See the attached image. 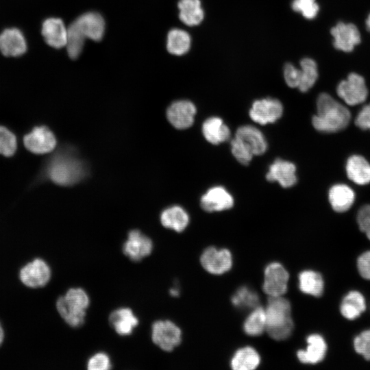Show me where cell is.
Here are the masks:
<instances>
[{
	"label": "cell",
	"mask_w": 370,
	"mask_h": 370,
	"mask_svg": "<svg viewBox=\"0 0 370 370\" xmlns=\"http://www.w3.org/2000/svg\"><path fill=\"white\" fill-rule=\"evenodd\" d=\"M317 114L312 123L323 133H334L345 129L351 120L349 110L329 94L321 93L317 100Z\"/></svg>",
	"instance_id": "cell-1"
},
{
	"label": "cell",
	"mask_w": 370,
	"mask_h": 370,
	"mask_svg": "<svg viewBox=\"0 0 370 370\" xmlns=\"http://www.w3.org/2000/svg\"><path fill=\"white\" fill-rule=\"evenodd\" d=\"M266 332L275 341H284L293 332L294 322L290 301L283 296L269 297L266 305Z\"/></svg>",
	"instance_id": "cell-2"
},
{
	"label": "cell",
	"mask_w": 370,
	"mask_h": 370,
	"mask_svg": "<svg viewBox=\"0 0 370 370\" xmlns=\"http://www.w3.org/2000/svg\"><path fill=\"white\" fill-rule=\"evenodd\" d=\"M90 303V297L86 291L77 287L70 288L64 295L59 297L56 306L64 322L75 328L84 324Z\"/></svg>",
	"instance_id": "cell-3"
},
{
	"label": "cell",
	"mask_w": 370,
	"mask_h": 370,
	"mask_svg": "<svg viewBox=\"0 0 370 370\" xmlns=\"http://www.w3.org/2000/svg\"><path fill=\"white\" fill-rule=\"evenodd\" d=\"M48 175L56 184L68 186L78 182L84 175L82 162L69 154L56 156L48 167Z\"/></svg>",
	"instance_id": "cell-4"
},
{
	"label": "cell",
	"mask_w": 370,
	"mask_h": 370,
	"mask_svg": "<svg viewBox=\"0 0 370 370\" xmlns=\"http://www.w3.org/2000/svg\"><path fill=\"white\" fill-rule=\"evenodd\" d=\"M152 342L162 350L172 352L182 341L180 328L170 320H157L151 325Z\"/></svg>",
	"instance_id": "cell-5"
},
{
	"label": "cell",
	"mask_w": 370,
	"mask_h": 370,
	"mask_svg": "<svg viewBox=\"0 0 370 370\" xmlns=\"http://www.w3.org/2000/svg\"><path fill=\"white\" fill-rule=\"evenodd\" d=\"M289 273L278 262L269 263L264 269L262 288L269 297L283 296L288 291Z\"/></svg>",
	"instance_id": "cell-6"
},
{
	"label": "cell",
	"mask_w": 370,
	"mask_h": 370,
	"mask_svg": "<svg viewBox=\"0 0 370 370\" xmlns=\"http://www.w3.org/2000/svg\"><path fill=\"white\" fill-rule=\"evenodd\" d=\"M200 264L208 273L220 275L228 272L233 266V256L227 248L206 247L201 254Z\"/></svg>",
	"instance_id": "cell-7"
},
{
	"label": "cell",
	"mask_w": 370,
	"mask_h": 370,
	"mask_svg": "<svg viewBox=\"0 0 370 370\" xmlns=\"http://www.w3.org/2000/svg\"><path fill=\"white\" fill-rule=\"evenodd\" d=\"M336 93L347 105L356 106L367 99L368 89L362 76L351 73L338 84Z\"/></svg>",
	"instance_id": "cell-8"
},
{
	"label": "cell",
	"mask_w": 370,
	"mask_h": 370,
	"mask_svg": "<svg viewBox=\"0 0 370 370\" xmlns=\"http://www.w3.org/2000/svg\"><path fill=\"white\" fill-rule=\"evenodd\" d=\"M153 248L151 239L138 230H130L123 243V254L133 262H140L149 256Z\"/></svg>",
	"instance_id": "cell-9"
},
{
	"label": "cell",
	"mask_w": 370,
	"mask_h": 370,
	"mask_svg": "<svg viewBox=\"0 0 370 370\" xmlns=\"http://www.w3.org/2000/svg\"><path fill=\"white\" fill-rule=\"evenodd\" d=\"M21 281L30 288L43 287L51 278L49 265L41 258H36L28 262L20 270Z\"/></svg>",
	"instance_id": "cell-10"
},
{
	"label": "cell",
	"mask_w": 370,
	"mask_h": 370,
	"mask_svg": "<svg viewBox=\"0 0 370 370\" xmlns=\"http://www.w3.org/2000/svg\"><path fill=\"white\" fill-rule=\"evenodd\" d=\"M282 113V103L276 99L269 97L254 101L249 114L254 122L266 125L275 122Z\"/></svg>",
	"instance_id": "cell-11"
},
{
	"label": "cell",
	"mask_w": 370,
	"mask_h": 370,
	"mask_svg": "<svg viewBox=\"0 0 370 370\" xmlns=\"http://www.w3.org/2000/svg\"><path fill=\"white\" fill-rule=\"evenodd\" d=\"M23 143L29 151L36 154L51 151L56 145V138L53 132L45 126L34 127L23 138Z\"/></svg>",
	"instance_id": "cell-12"
},
{
	"label": "cell",
	"mask_w": 370,
	"mask_h": 370,
	"mask_svg": "<svg viewBox=\"0 0 370 370\" xmlns=\"http://www.w3.org/2000/svg\"><path fill=\"white\" fill-rule=\"evenodd\" d=\"M196 112V107L191 101L179 100L169 106L166 116L173 127L184 130L190 127L193 124Z\"/></svg>",
	"instance_id": "cell-13"
},
{
	"label": "cell",
	"mask_w": 370,
	"mask_h": 370,
	"mask_svg": "<svg viewBox=\"0 0 370 370\" xmlns=\"http://www.w3.org/2000/svg\"><path fill=\"white\" fill-rule=\"evenodd\" d=\"M330 32L334 37L333 45L336 49L351 52L360 42V34L354 24L338 22Z\"/></svg>",
	"instance_id": "cell-14"
},
{
	"label": "cell",
	"mask_w": 370,
	"mask_h": 370,
	"mask_svg": "<svg viewBox=\"0 0 370 370\" xmlns=\"http://www.w3.org/2000/svg\"><path fill=\"white\" fill-rule=\"evenodd\" d=\"M200 205L206 212H220L231 208L234 199L225 188L217 186L210 188L201 196Z\"/></svg>",
	"instance_id": "cell-15"
},
{
	"label": "cell",
	"mask_w": 370,
	"mask_h": 370,
	"mask_svg": "<svg viewBox=\"0 0 370 370\" xmlns=\"http://www.w3.org/2000/svg\"><path fill=\"white\" fill-rule=\"evenodd\" d=\"M108 321L116 333L121 336L131 335L139 324V319L128 307H121L113 310Z\"/></svg>",
	"instance_id": "cell-16"
},
{
	"label": "cell",
	"mask_w": 370,
	"mask_h": 370,
	"mask_svg": "<svg viewBox=\"0 0 370 370\" xmlns=\"http://www.w3.org/2000/svg\"><path fill=\"white\" fill-rule=\"evenodd\" d=\"M307 346L305 349H299L296 355L301 363L315 365L325 357L327 344L322 336L312 334L306 338Z\"/></svg>",
	"instance_id": "cell-17"
},
{
	"label": "cell",
	"mask_w": 370,
	"mask_h": 370,
	"mask_svg": "<svg viewBox=\"0 0 370 370\" xmlns=\"http://www.w3.org/2000/svg\"><path fill=\"white\" fill-rule=\"evenodd\" d=\"M266 178L271 182L277 181L284 188L291 187L297 182L296 166L291 162L278 158L270 165Z\"/></svg>",
	"instance_id": "cell-18"
},
{
	"label": "cell",
	"mask_w": 370,
	"mask_h": 370,
	"mask_svg": "<svg viewBox=\"0 0 370 370\" xmlns=\"http://www.w3.org/2000/svg\"><path fill=\"white\" fill-rule=\"evenodd\" d=\"M74 22L86 38L94 41L102 39L105 32V21L100 14L86 12L79 16Z\"/></svg>",
	"instance_id": "cell-19"
},
{
	"label": "cell",
	"mask_w": 370,
	"mask_h": 370,
	"mask_svg": "<svg viewBox=\"0 0 370 370\" xmlns=\"http://www.w3.org/2000/svg\"><path fill=\"white\" fill-rule=\"evenodd\" d=\"M27 49L26 41L22 32L16 28L5 29L0 34V51L5 56H19Z\"/></svg>",
	"instance_id": "cell-20"
},
{
	"label": "cell",
	"mask_w": 370,
	"mask_h": 370,
	"mask_svg": "<svg viewBox=\"0 0 370 370\" xmlns=\"http://www.w3.org/2000/svg\"><path fill=\"white\" fill-rule=\"evenodd\" d=\"M42 34L45 42L56 49L64 47L67 41V29L58 18H49L42 25Z\"/></svg>",
	"instance_id": "cell-21"
},
{
	"label": "cell",
	"mask_w": 370,
	"mask_h": 370,
	"mask_svg": "<svg viewBox=\"0 0 370 370\" xmlns=\"http://www.w3.org/2000/svg\"><path fill=\"white\" fill-rule=\"evenodd\" d=\"M235 136L241 140L251 150L254 156L263 154L267 148V143L262 133L252 125H243L239 127Z\"/></svg>",
	"instance_id": "cell-22"
},
{
	"label": "cell",
	"mask_w": 370,
	"mask_h": 370,
	"mask_svg": "<svg viewBox=\"0 0 370 370\" xmlns=\"http://www.w3.org/2000/svg\"><path fill=\"white\" fill-rule=\"evenodd\" d=\"M261 357L258 351L251 346L237 349L230 360L233 370H254L259 367Z\"/></svg>",
	"instance_id": "cell-23"
},
{
	"label": "cell",
	"mask_w": 370,
	"mask_h": 370,
	"mask_svg": "<svg viewBox=\"0 0 370 370\" xmlns=\"http://www.w3.org/2000/svg\"><path fill=\"white\" fill-rule=\"evenodd\" d=\"M328 199L332 208L335 212H344L347 211L353 205L355 193L347 185L338 184L330 188Z\"/></svg>",
	"instance_id": "cell-24"
},
{
	"label": "cell",
	"mask_w": 370,
	"mask_h": 370,
	"mask_svg": "<svg viewBox=\"0 0 370 370\" xmlns=\"http://www.w3.org/2000/svg\"><path fill=\"white\" fill-rule=\"evenodd\" d=\"M345 169L348 178L356 184L370 183V164L364 157L359 155L350 156Z\"/></svg>",
	"instance_id": "cell-25"
},
{
	"label": "cell",
	"mask_w": 370,
	"mask_h": 370,
	"mask_svg": "<svg viewBox=\"0 0 370 370\" xmlns=\"http://www.w3.org/2000/svg\"><path fill=\"white\" fill-rule=\"evenodd\" d=\"M202 133L210 143L219 145L230 137V130L223 120L217 116L207 119L202 125Z\"/></svg>",
	"instance_id": "cell-26"
},
{
	"label": "cell",
	"mask_w": 370,
	"mask_h": 370,
	"mask_svg": "<svg viewBox=\"0 0 370 370\" xmlns=\"http://www.w3.org/2000/svg\"><path fill=\"white\" fill-rule=\"evenodd\" d=\"M189 215L179 206H173L164 210L160 214L162 225L176 232H183L189 223Z\"/></svg>",
	"instance_id": "cell-27"
},
{
	"label": "cell",
	"mask_w": 370,
	"mask_h": 370,
	"mask_svg": "<svg viewBox=\"0 0 370 370\" xmlns=\"http://www.w3.org/2000/svg\"><path fill=\"white\" fill-rule=\"evenodd\" d=\"M177 6L181 21L188 26L199 25L204 18L200 0H180Z\"/></svg>",
	"instance_id": "cell-28"
},
{
	"label": "cell",
	"mask_w": 370,
	"mask_h": 370,
	"mask_svg": "<svg viewBox=\"0 0 370 370\" xmlns=\"http://www.w3.org/2000/svg\"><path fill=\"white\" fill-rule=\"evenodd\" d=\"M365 310V299L360 292L356 291L349 292L343 299L340 306L341 314L349 320L358 318Z\"/></svg>",
	"instance_id": "cell-29"
},
{
	"label": "cell",
	"mask_w": 370,
	"mask_h": 370,
	"mask_svg": "<svg viewBox=\"0 0 370 370\" xmlns=\"http://www.w3.org/2000/svg\"><path fill=\"white\" fill-rule=\"evenodd\" d=\"M299 288L304 294L321 297L324 291V281L321 275L312 270H304L298 275Z\"/></svg>",
	"instance_id": "cell-30"
},
{
	"label": "cell",
	"mask_w": 370,
	"mask_h": 370,
	"mask_svg": "<svg viewBox=\"0 0 370 370\" xmlns=\"http://www.w3.org/2000/svg\"><path fill=\"white\" fill-rule=\"evenodd\" d=\"M266 326L265 308L259 305L250 310L243 322V329L249 336H258L266 332Z\"/></svg>",
	"instance_id": "cell-31"
},
{
	"label": "cell",
	"mask_w": 370,
	"mask_h": 370,
	"mask_svg": "<svg viewBox=\"0 0 370 370\" xmlns=\"http://www.w3.org/2000/svg\"><path fill=\"white\" fill-rule=\"evenodd\" d=\"M190 44V36L187 32L178 28H173L169 32L166 49L170 53L182 56L189 51Z\"/></svg>",
	"instance_id": "cell-32"
},
{
	"label": "cell",
	"mask_w": 370,
	"mask_h": 370,
	"mask_svg": "<svg viewBox=\"0 0 370 370\" xmlns=\"http://www.w3.org/2000/svg\"><path fill=\"white\" fill-rule=\"evenodd\" d=\"M232 304L239 310H252L259 306L260 297L257 292L247 286L236 289L231 297Z\"/></svg>",
	"instance_id": "cell-33"
},
{
	"label": "cell",
	"mask_w": 370,
	"mask_h": 370,
	"mask_svg": "<svg viewBox=\"0 0 370 370\" xmlns=\"http://www.w3.org/2000/svg\"><path fill=\"white\" fill-rule=\"evenodd\" d=\"M300 83L298 86L301 92H307L315 84L318 78L317 66L315 61L310 58L300 61Z\"/></svg>",
	"instance_id": "cell-34"
},
{
	"label": "cell",
	"mask_w": 370,
	"mask_h": 370,
	"mask_svg": "<svg viewBox=\"0 0 370 370\" xmlns=\"http://www.w3.org/2000/svg\"><path fill=\"white\" fill-rule=\"evenodd\" d=\"M86 38L73 21L67 29L66 50L72 59H76L80 55Z\"/></svg>",
	"instance_id": "cell-35"
},
{
	"label": "cell",
	"mask_w": 370,
	"mask_h": 370,
	"mask_svg": "<svg viewBox=\"0 0 370 370\" xmlns=\"http://www.w3.org/2000/svg\"><path fill=\"white\" fill-rule=\"evenodd\" d=\"M17 143L15 135L8 129L0 126V154L9 157L16 150Z\"/></svg>",
	"instance_id": "cell-36"
},
{
	"label": "cell",
	"mask_w": 370,
	"mask_h": 370,
	"mask_svg": "<svg viewBox=\"0 0 370 370\" xmlns=\"http://www.w3.org/2000/svg\"><path fill=\"white\" fill-rule=\"evenodd\" d=\"M291 8L307 19L314 18L319 10V6L315 0H293Z\"/></svg>",
	"instance_id": "cell-37"
},
{
	"label": "cell",
	"mask_w": 370,
	"mask_h": 370,
	"mask_svg": "<svg viewBox=\"0 0 370 370\" xmlns=\"http://www.w3.org/2000/svg\"><path fill=\"white\" fill-rule=\"evenodd\" d=\"M230 145L233 156L240 163L247 165L250 162L254 154L241 140L234 136Z\"/></svg>",
	"instance_id": "cell-38"
},
{
	"label": "cell",
	"mask_w": 370,
	"mask_h": 370,
	"mask_svg": "<svg viewBox=\"0 0 370 370\" xmlns=\"http://www.w3.org/2000/svg\"><path fill=\"white\" fill-rule=\"evenodd\" d=\"M112 368V363L108 354L97 352L93 354L87 361L88 370H108Z\"/></svg>",
	"instance_id": "cell-39"
},
{
	"label": "cell",
	"mask_w": 370,
	"mask_h": 370,
	"mask_svg": "<svg viewBox=\"0 0 370 370\" xmlns=\"http://www.w3.org/2000/svg\"><path fill=\"white\" fill-rule=\"evenodd\" d=\"M356 352L370 361V330L363 331L354 341Z\"/></svg>",
	"instance_id": "cell-40"
},
{
	"label": "cell",
	"mask_w": 370,
	"mask_h": 370,
	"mask_svg": "<svg viewBox=\"0 0 370 370\" xmlns=\"http://www.w3.org/2000/svg\"><path fill=\"white\" fill-rule=\"evenodd\" d=\"M357 223L361 232L365 233L370 241V205L362 206L357 214Z\"/></svg>",
	"instance_id": "cell-41"
},
{
	"label": "cell",
	"mask_w": 370,
	"mask_h": 370,
	"mask_svg": "<svg viewBox=\"0 0 370 370\" xmlns=\"http://www.w3.org/2000/svg\"><path fill=\"white\" fill-rule=\"evenodd\" d=\"M284 77L289 87L298 88L300 83V69L291 63H286L284 67Z\"/></svg>",
	"instance_id": "cell-42"
},
{
	"label": "cell",
	"mask_w": 370,
	"mask_h": 370,
	"mask_svg": "<svg viewBox=\"0 0 370 370\" xmlns=\"http://www.w3.org/2000/svg\"><path fill=\"white\" fill-rule=\"evenodd\" d=\"M357 268L362 278L370 280V251L362 253L358 257Z\"/></svg>",
	"instance_id": "cell-43"
},
{
	"label": "cell",
	"mask_w": 370,
	"mask_h": 370,
	"mask_svg": "<svg viewBox=\"0 0 370 370\" xmlns=\"http://www.w3.org/2000/svg\"><path fill=\"white\" fill-rule=\"evenodd\" d=\"M355 124L362 130H370V103L360 110L356 117Z\"/></svg>",
	"instance_id": "cell-44"
},
{
	"label": "cell",
	"mask_w": 370,
	"mask_h": 370,
	"mask_svg": "<svg viewBox=\"0 0 370 370\" xmlns=\"http://www.w3.org/2000/svg\"><path fill=\"white\" fill-rule=\"evenodd\" d=\"M169 293L173 297H177L180 294V291L177 287H173L169 291Z\"/></svg>",
	"instance_id": "cell-45"
},
{
	"label": "cell",
	"mask_w": 370,
	"mask_h": 370,
	"mask_svg": "<svg viewBox=\"0 0 370 370\" xmlns=\"http://www.w3.org/2000/svg\"><path fill=\"white\" fill-rule=\"evenodd\" d=\"M4 337L3 330L0 323V345L2 343Z\"/></svg>",
	"instance_id": "cell-46"
},
{
	"label": "cell",
	"mask_w": 370,
	"mask_h": 370,
	"mask_svg": "<svg viewBox=\"0 0 370 370\" xmlns=\"http://www.w3.org/2000/svg\"><path fill=\"white\" fill-rule=\"evenodd\" d=\"M366 27L367 29L370 31V14H369L367 20H366Z\"/></svg>",
	"instance_id": "cell-47"
}]
</instances>
